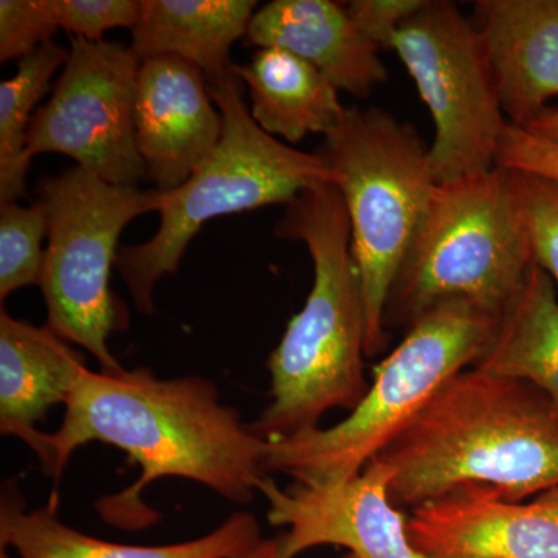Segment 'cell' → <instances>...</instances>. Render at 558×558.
<instances>
[{"instance_id":"obj_9","label":"cell","mask_w":558,"mask_h":558,"mask_svg":"<svg viewBox=\"0 0 558 558\" xmlns=\"http://www.w3.org/2000/svg\"><path fill=\"white\" fill-rule=\"evenodd\" d=\"M391 50L432 113L436 132L429 160L436 182L497 167L509 121L472 17L450 0H425L400 25Z\"/></svg>"},{"instance_id":"obj_7","label":"cell","mask_w":558,"mask_h":558,"mask_svg":"<svg viewBox=\"0 0 558 558\" xmlns=\"http://www.w3.org/2000/svg\"><path fill=\"white\" fill-rule=\"evenodd\" d=\"M319 156L336 172L366 317V357L388 348L385 307L438 182L429 145L388 110L348 106Z\"/></svg>"},{"instance_id":"obj_18","label":"cell","mask_w":558,"mask_h":558,"mask_svg":"<svg viewBox=\"0 0 558 558\" xmlns=\"http://www.w3.org/2000/svg\"><path fill=\"white\" fill-rule=\"evenodd\" d=\"M256 5L253 0H142L130 47L140 61L180 58L216 84L233 75L230 50L247 35Z\"/></svg>"},{"instance_id":"obj_21","label":"cell","mask_w":558,"mask_h":558,"mask_svg":"<svg viewBox=\"0 0 558 558\" xmlns=\"http://www.w3.org/2000/svg\"><path fill=\"white\" fill-rule=\"evenodd\" d=\"M68 58L69 49L50 40L22 58L14 76L0 83V204L24 196L31 168L25 161L28 130L51 78Z\"/></svg>"},{"instance_id":"obj_16","label":"cell","mask_w":558,"mask_h":558,"mask_svg":"<svg viewBox=\"0 0 558 558\" xmlns=\"http://www.w3.org/2000/svg\"><path fill=\"white\" fill-rule=\"evenodd\" d=\"M86 360L49 326L38 328L0 311V433L14 436L47 465L46 433L36 425L68 402Z\"/></svg>"},{"instance_id":"obj_29","label":"cell","mask_w":558,"mask_h":558,"mask_svg":"<svg viewBox=\"0 0 558 558\" xmlns=\"http://www.w3.org/2000/svg\"><path fill=\"white\" fill-rule=\"evenodd\" d=\"M238 558H279L277 539H260L255 548Z\"/></svg>"},{"instance_id":"obj_10","label":"cell","mask_w":558,"mask_h":558,"mask_svg":"<svg viewBox=\"0 0 558 558\" xmlns=\"http://www.w3.org/2000/svg\"><path fill=\"white\" fill-rule=\"evenodd\" d=\"M140 62L123 44L70 38L50 100L33 117L25 161L64 154L112 185L138 186L148 178L134 123Z\"/></svg>"},{"instance_id":"obj_12","label":"cell","mask_w":558,"mask_h":558,"mask_svg":"<svg viewBox=\"0 0 558 558\" xmlns=\"http://www.w3.org/2000/svg\"><path fill=\"white\" fill-rule=\"evenodd\" d=\"M134 123L146 175L159 191L183 185L211 156L223 132L204 73L175 57L140 62Z\"/></svg>"},{"instance_id":"obj_5","label":"cell","mask_w":558,"mask_h":558,"mask_svg":"<svg viewBox=\"0 0 558 558\" xmlns=\"http://www.w3.org/2000/svg\"><path fill=\"white\" fill-rule=\"evenodd\" d=\"M499 317L468 301L429 311L374 369V380L351 414L329 428L267 440L266 472L301 486L330 487L362 472L398 438L444 385L472 368L494 339Z\"/></svg>"},{"instance_id":"obj_4","label":"cell","mask_w":558,"mask_h":558,"mask_svg":"<svg viewBox=\"0 0 558 558\" xmlns=\"http://www.w3.org/2000/svg\"><path fill=\"white\" fill-rule=\"evenodd\" d=\"M534 264L515 171L494 167L438 183L389 289L385 330L407 332L449 301L501 315Z\"/></svg>"},{"instance_id":"obj_11","label":"cell","mask_w":558,"mask_h":558,"mask_svg":"<svg viewBox=\"0 0 558 558\" xmlns=\"http://www.w3.org/2000/svg\"><path fill=\"white\" fill-rule=\"evenodd\" d=\"M391 480L379 459L330 487L281 488L266 476L258 492L269 502L267 519L288 529L277 539L279 558L326 545L348 549L351 558H427L411 542L409 517L392 505Z\"/></svg>"},{"instance_id":"obj_19","label":"cell","mask_w":558,"mask_h":558,"mask_svg":"<svg viewBox=\"0 0 558 558\" xmlns=\"http://www.w3.org/2000/svg\"><path fill=\"white\" fill-rule=\"evenodd\" d=\"M233 73L247 86L260 130L292 145L311 134L326 137L347 110L319 70L286 50L259 49L248 64H233Z\"/></svg>"},{"instance_id":"obj_23","label":"cell","mask_w":558,"mask_h":558,"mask_svg":"<svg viewBox=\"0 0 558 558\" xmlns=\"http://www.w3.org/2000/svg\"><path fill=\"white\" fill-rule=\"evenodd\" d=\"M44 7L72 38L98 43L112 28H132L137 24L142 0H44Z\"/></svg>"},{"instance_id":"obj_26","label":"cell","mask_w":558,"mask_h":558,"mask_svg":"<svg viewBox=\"0 0 558 558\" xmlns=\"http://www.w3.org/2000/svg\"><path fill=\"white\" fill-rule=\"evenodd\" d=\"M497 167L558 183V146L509 123L499 143Z\"/></svg>"},{"instance_id":"obj_24","label":"cell","mask_w":558,"mask_h":558,"mask_svg":"<svg viewBox=\"0 0 558 558\" xmlns=\"http://www.w3.org/2000/svg\"><path fill=\"white\" fill-rule=\"evenodd\" d=\"M517 174L535 264L558 282V183L523 172Z\"/></svg>"},{"instance_id":"obj_2","label":"cell","mask_w":558,"mask_h":558,"mask_svg":"<svg viewBox=\"0 0 558 558\" xmlns=\"http://www.w3.org/2000/svg\"><path fill=\"white\" fill-rule=\"evenodd\" d=\"M374 459L392 470L400 510L464 490L524 501L558 487V414L531 385L472 366Z\"/></svg>"},{"instance_id":"obj_27","label":"cell","mask_w":558,"mask_h":558,"mask_svg":"<svg viewBox=\"0 0 558 558\" xmlns=\"http://www.w3.org/2000/svg\"><path fill=\"white\" fill-rule=\"evenodd\" d=\"M425 0H352L344 3L351 20L377 49L391 50L392 39Z\"/></svg>"},{"instance_id":"obj_28","label":"cell","mask_w":558,"mask_h":558,"mask_svg":"<svg viewBox=\"0 0 558 558\" xmlns=\"http://www.w3.org/2000/svg\"><path fill=\"white\" fill-rule=\"evenodd\" d=\"M524 130L558 146V108H546L529 121Z\"/></svg>"},{"instance_id":"obj_3","label":"cell","mask_w":558,"mask_h":558,"mask_svg":"<svg viewBox=\"0 0 558 558\" xmlns=\"http://www.w3.org/2000/svg\"><path fill=\"white\" fill-rule=\"evenodd\" d=\"M281 240L310 250L314 284L270 354V405L250 424L259 438L318 428L330 410L352 411L365 398L366 317L351 248V226L336 183L303 191L275 227Z\"/></svg>"},{"instance_id":"obj_13","label":"cell","mask_w":558,"mask_h":558,"mask_svg":"<svg viewBox=\"0 0 558 558\" xmlns=\"http://www.w3.org/2000/svg\"><path fill=\"white\" fill-rule=\"evenodd\" d=\"M409 535L427 558H558V487L531 501L447 495L411 510Z\"/></svg>"},{"instance_id":"obj_14","label":"cell","mask_w":558,"mask_h":558,"mask_svg":"<svg viewBox=\"0 0 558 558\" xmlns=\"http://www.w3.org/2000/svg\"><path fill=\"white\" fill-rule=\"evenodd\" d=\"M470 17L506 119L526 126L558 97V0H478Z\"/></svg>"},{"instance_id":"obj_30","label":"cell","mask_w":558,"mask_h":558,"mask_svg":"<svg viewBox=\"0 0 558 558\" xmlns=\"http://www.w3.org/2000/svg\"><path fill=\"white\" fill-rule=\"evenodd\" d=\"M0 558H13V557H11L9 553H7L5 548H2V550H0Z\"/></svg>"},{"instance_id":"obj_15","label":"cell","mask_w":558,"mask_h":558,"mask_svg":"<svg viewBox=\"0 0 558 558\" xmlns=\"http://www.w3.org/2000/svg\"><path fill=\"white\" fill-rule=\"evenodd\" d=\"M245 40L295 54L362 100L388 81L380 50L359 31L347 5L332 0H274L255 11Z\"/></svg>"},{"instance_id":"obj_22","label":"cell","mask_w":558,"mask_h":558,"mask_svg":"<svg viewBox=\"0 0 558 558\" xmlns=\"http://www.w3.org/2000/svg\"><path fill=\"white\" fill-rule=\"evenodd\" d=\"M47 233L49 220L39 201L31 207L17 202L0 204V299L25 286H39Z\"/></svg>"},{"instance_id":"obj_8","label":"cell","mask_w":558,"mask_h":558,"mask_svg":"<svg viewBox=\"0 0 558 558\" xmlns=\"http://www.w3.org/2000/svg\"><path fill=\"white\" fill-rule=\"evenodd\" d=\"M161 191L119 186L84 168H69L39 182V202L49 220L39 288L47 326L61 339L94 355L102 373L124 371L109 349L110 333L128 315L110 289L124 227L157 211Z\"/></svg>"},{"instance_id":"obj_17","label":"cell","mask_w":558,"mask_h":558,"mask_svg":"<svg viewBox=\"0 0 558 558\" xmlns=\"http://www.w3.org/2000/svg\"><path fill=\"white\" fill-rule=\"evenodd\" d=\"M263 539L258 520L236 512L204 537L161 546L121 545L90 537L58 519V495L43 508L25 510L17 492L3 490L0 545L20 558H238Z\"/></svg>"},{"instance_id":"obj_20","label":"cell","mask_w":558,"mask_h":558,"mask_svg":"<svg viewBox=\"0 0 558 558\" xmlns=\"http://www.w3.org/2000/svg\"><path fill=\"white\" fill-rule=\"evenodd\" d=\"M475 368L531 385L558 414V300L554 279L538 264L502 312Z\"/></svg>"},{"instance_id":"obj_6","label":"cell","mask_w":558,"mask_h":558,"mask_svg":"<svg viewBox=\"0 0 558 558\" xmlns=\"http://www.w3.org/2000/svg\"><path fill=\"white\" fill-rule=\"evenodd\" d=\"M208 87L223 120L218 146L183 185L161 191L157 233L142 244L121 247L117 256V269L142 314H153L154 288L178 270L190 242L208 220L288 205L303 191L337 180L318 153H303L260 130L234 73Z\"/></svg>"},{"instance_id":"obj_25","label":"cell","mask_w":558,"mask_h":558,"mask_svg":"<svg viewBox=\"0 0 558 558\" xmlns=\"http://www.w3.org/2000/svg\"><path fill=\"white\" fill-rule=\"evenodd\" d=\"M58 27L44 0L0 2V62L22 60L50 43Z\"/></svg>"},{"instance_id":"obj_1","label":"cell","mask_w":558,"mask_h":558,"mask_svg":"<svg viewBox=\"0 0 558 558\" xmlns=\"http://www.w3.org/2000/svg\"><path fill=\"white\" fill-rule=\"evenodd\" d=\"M89 442L123 450L142 469L137 483L102 499L109 523L138 531L156 521L140 494L167 476L196 481L238 505L252 501L266 478L267 442L242 424L204 377L159 379L148 368H87L65 402L57 433H46L47 475L60 481L76 449Z\"/></svg>"}]
</instances>
